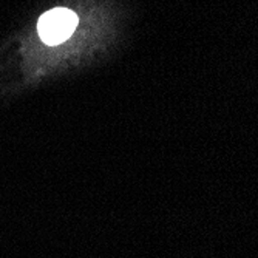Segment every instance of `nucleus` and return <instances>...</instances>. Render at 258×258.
Instances as JSON below:
<instances>
[{
	"label": "nucleus",
	"instance_id": "obj_1",
	"mask_svg": "<svg viewBox=\"0 0 258 258\" xmlns=\"http://www.w3.org/2000/svg\"><path fill=\"white\" fill-rule=\"evenodd\" d=\"M78 16L67 8H54L37 22V31L46 45H59L72 36L78 27Z\"/></svg>",
	"mask_w": 258,
	"mask_h": 258
}]
</instances>
